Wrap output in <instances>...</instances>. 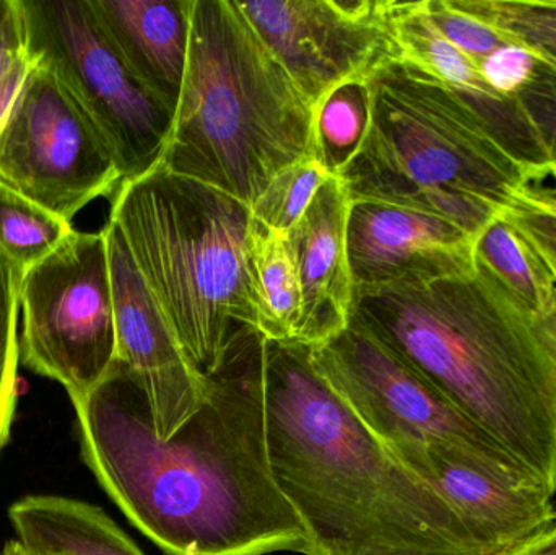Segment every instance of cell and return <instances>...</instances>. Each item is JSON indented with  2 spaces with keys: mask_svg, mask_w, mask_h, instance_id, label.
<instances>
[{
  "mask_svg": "<svg viewBox=\"0 0 556 555\" xmlns=\"http://www.w3.org/2000/svg\"><path fill=\"white\" fill-rule=\"evenodd\" d=\"M266 348L260 329H238L204 406L168 440L119 362L74 403L85 465L166 555H319L270 466Z\"/></svg>",
  "mask_w": 556,
  "mask_h": 555,
  "instance_id": "cell-1",
  "label": "cell"
},
{
  "mask_svg": "<svg viewBox=\"0 0 556 555\" xmlns=\"http://www.w3.org/2000/svg\"><path fill=\"white\" fill-rule=\"evenodd\" d=\"M266 401L274 478L317 554L492 555L330 390L309 348L267 341Z\"/></svg>",
  "mask_w": 556,
  "mask_h": 555,
  "instance_id": "cell-2",
  "label": "cell"
},
{
  "mask_svg": "<svg viewBox=\"0 0 556 555\" xmlns=\"http://www.w3.org/2000/svg\"><path fill=\"white\" fill-rule=\"evenodd\" d=\"M350 321L401 355L554 494L556 357L535 318L477 257L446 276L356 290Z\"/></svg>",
  "mask_w": 556,
  "mask_h": 555,
  "instance_id": "cell-3",
  "label": "cell"
},
{
  "mask_svg": "<svg viewBox=\"0 0 556 555\" xmlns=\"http://www.w3.org/2000/svg\"><path fill=\"white\" fill-rule=\"evenodd\" d=\"M188 64L162 165L253 207L314 153V110L238 0H191Z\"/></svg>",
  "mask_w": 556,
  "mask_h": 555,
  "instance_id": "cell-4",
  "label": "cell"
},
{
  "mask_svg": "<svg viewBox=\"0 0 556 555\" xmlns=\"http://www.w3.org/2000/svg\"><path fill=\"white\" fill-rule=\"evenodd\" d=\"M366 88L365 136L336 175L350 201L427 212L477 238L516 192L534 185L476 111L433 75L392 61Z\"/></svg>",
  "mask_w": 556,
  "mask_h": 555,
  "instance_id": "cell-5",
  "label": "cell"
},
{
  "mask_svg": "<svg viewBox=\"0 0 556 555\" xmlns=\"http://www.w3.org/2000/svg\"><path fill=\"white\" fill-rule=\"evenodd\" d=\"M110 220L189 364L211 377L238 329L256 328L247 263L251 209L160 163L119 186Z\"/></svg>",
  "mask_w": 556,
  "mask_h": 555,
  "instance_id": "cell-6",
  "label": "cell"
},
{
  "mask_svg": "<svg viewBox=\"0 0 556 555\" xmlns=\"http://www.w3.org/2000/svg\"><path fill=\"white\" fill-rule=\"evenodd\" d=\"M20 364L67 391L91 393L117 362L106 231L72 230L20 283Z\"/></svg>",
  "mask_w": 556,
  "mask_h": 555,
  "instance_id": "cell-7",
  "label": "cell"
},
{
  "mask_svg": "<svg viewBox=\"0 0 556 555\" xmlns=\"http://www.w3.org/2000/svg\"><path fill=\"white\" fill-rule=\"evenodd\" d=\"M26 52L48 65L116 156L124 181L162 162L173 114L104 35L88 0H22Z\"/></svg>",
  "mask_w": 556,
  "mask_h": 555,
  "instance_id": "cell-8",
  "label": "cell"
},
{
  "mask_svg": "<svg viewBox=\"0 0 556 555\" xmlns=\"http://www.w3.org/2000/svg\"><path fill=\"white\" fill-rule=\"evenodd\" d=\"M311 362L330 390L399 459L430 445L453 446L506 476L544 484L401 355L356 323L350 321L337 338L311 349Z\"/></svg>",
  "mask_w": 556,
  "mask_h": 555,
  "instance_id": "cell-9",
  "label": "cell"
},
{
  "mask_svg": "<svg viewBox=\"0 0 556 555\" xmlns=\"http://www.w3.org/2000/svg\"><path fill=\"white\" fill-rule=\"evenodd\" d=\"M31 71L0 126V185L71 222L124 182L113 150L54 72Z\"/></svg>",
  "mask_w": 556,
  "mask_h": 555,
  "instance_id": "cell-10",
  "label": "cell"
},
{
  "mask_svg": "<svg viewBox=\"0 0 556 555\" xmlns=\"http://www.w3.org/2000/svg\"><path fill=\"white\" fill-rule=\"evenodd\" d=\"M314 110L337 88L399 61L389 0L238 2Z\"/></svg>",
  "mask_w": 556,
  "mask_h": 555,
  "instance_id": "cell-11",
  "label": "cell"
},
{
  "mask_svg": "<svg viewBox=\"0 0 556 555\" xmlns=\"http://www.w3.org/2000/svg\"><path fill=\"white\" fill-rule=\"evenodd\" d=\"M104 231L117 362L130 371L146 394L156 436L168 440L204 406L207 378L192 368L169 331L119 228L108 220Z\"/></svg>",
  "mask_w": 556,
  "mask_h": 555,
  "instance_id": "cell-12",
  "label": "cell"
},
{
  "mask_svg": "<svg viewBox=\"0 0 556 555\" xmlns=\"http://www.w3.org/2000/svg\"><path fill=\"white\" fill-rule=\"evenodd\" d=\"M437 489L492 555H508L556 521L554 494L541 482L506 476L463 450L430 445L401 459Z\"/></svg>",
  "mask_w": 556,
  "mask_h": 555,
  "instance_id": "cell-13",
  "label": "cell"
},
{
  "mask_svg": "<svg viewBox=\"0 0 556 555\" xmlns=\"http://www.w3.org/2000/svg\"><path fill=\"white\" fill-rule=\"evenodd\" d=\"M476 241L438 215L379 202H350L346 254L355 292L456 273L476 263Z\"/></svg>",
  "mask_w": 556,
  "mask_h": 555,
  "instance_id": "cell-14",
  "label": "cell"
},
{
  "mask_svg": "<svg viewBox=\"0 0 556 555\" xmlns=\"http://www.w3.org/2000/svg\"><path fill=\"white\" fill-rule=\"evenodd\" d=\"M389 25L399 61L407 62L453 88L485 123L503 149L518 160L534 185L554 176V166L516 98L496 93L469 55L447 41L421 2L389 0Z\"/></svg>",
  "mask_w": 556,
  "mask_h": 555,
  "instance_id": "cell-15",
  "label": "cell"
},
{
  "mask_svg": "<svg viewBox=\"0 0 556 555\" xmlns=\"http://www.w3.org/2000/svg\"><path fill=\"white\" fill-rule=\"evenodd\" d=\"M350 202L342 181L332 176L287 234L301 282L298 344L309 349L337 338L352 318L355 286L346 254Z\"/></svg>",
  "mask_w": 556,
  "mask_h": 555,
  "instance_id": "cell-16",
  "label": "cell"
},
{
  "mask_svg": "<svg viewBox=\"0 0 556 555\" xmlns=\"http://www.w3.org/2000/svg\"><path fill=\"white\" fill-rule=\"evenodd\" d=\"M104 35L175 116L188 64L191 0H88Z\"/></svg>",
  "mask_w": 556,
  "mask_h": 555,
  "instance_id": "cell-17",
  "label": "cell"
},
{
  "mask_svg": "<svg viewBox=\"0 0 556 555\" xmlns=\"http://www.w3.org/2000/svg\"><path fill=\"white\" fill-rule=\"evenodd\" d=\"M16 540L38 555H146L97 505L26 495L9 508Z\"/></svg>",
  "mask_w": 556,
  "mask_h": 555,
  "instance_id": "cell-18",
  "label": "cell"
},
{
  "mask_svg": "<svg viewBox=\"0 0 556 555\" xmlns=\"http://www.w3.org/2000/svg\"><path fill=\"white\" fill-rule=\"evenodd\" d=\"M247 263L256 328L267 341L298 344L301 282L287 235L261 227L251 218Z\"/></svg>",
  "mask_w": 556,
  "mask_h": 555,
  "instance_id": "cell-19",
  "label": "cell"
},
{
  "mask_svg": "<svg viewBox=\"0 0 556 555\" xmlns=\"http://www.w3.org/2000/svg\"><path fill=\"white\" fill-rule=\"evenodd\" d=\"M476 257L532 318H542L555 308V277L538 251L502 214L477 237Z\"/></svg>",
  "mask_w": 556,
  "mask_h": 555,
  "instance_id": "cell-20",
  "label": "cell"
},
{
  "mask_svg": "<svg viewBox=\"0 0 556 555\" xmlns=\"http://www.w3.org/2000/svg\"><path fill=\"white\" fill-rule=\"evenodd\" d=\"M556 72V0H447Z\"/></svg>",
  "mask_w": 556,
  "mask_h": 555,
  "instance_id": "cell-21",
  "label": "cell"
},
{
  "mask_svg": "<svg viewBox=\"0 0 556 555\" xmlns=\"http://www.w3.org/2000/svg\"><path fill=\"white\" fill-rule=\"evenodd\" d=\"M72 230L71 222L0 185V254L22 273L49 256Z\"/></svg>",
  "mask_w": 556,
  "mask_h": 555,
  "instance_id": "cell-22",
  "label": "cell"
},
{
  "mask_svg": "<svg viewBox=\"0 0 556 555\" xmlns=\"http://www.w3.org/2000/svg\"><path fill=\"white\" fill-rule=\"evenodd\" d=\"M369 117L366 84H346L316 108L314 153L333 176L355 155Z\"/></svg>",
  "mask_w": 556,
  "mask_h": 555,
  "instance_id": "cell-23",
  "label": "cell"
},
{
  "mask_svg": "<svg viewBox=\"0 0 556 555\" xmlns=\"http://www.w3.org/2000/svg\"><path fill=\"white\" fill-rule=\"evenodd\" d=\"M316 153L278 173L251 207L254 224L287 235L303 217L324 182L332 178Z\"/></svg>",
  "mask_w": 556,
  "mask_h": 555,
  "instance_id": "cell-24",
  "label": "cell"
},
{
  "mask_svg": "<svg viewBox=\"0 0 556 555\" xmlns=\"http://www.w3.org/2000/svg\"><path fill=\"white\" fill-rule=\"evenodd\" d=\"M23 273L0 254V452L9 442L16 407L20 283Z\"/></svg>",
  "mask_w": 556,
  "mask_h": 555,
  "instance_id": "cell-25",
  "label": "cell"
},
{
  "mask_svg": "<svg viewBox=\"0 0 556 555\" xmlns=\"http://www.w3.org/2000/svg\"><path fill=\"white\" fill-rule=\"evenodd\" d=\"M503 217L531 243L556 280V194L542 185L516 192Z\"/></svg>",
  "mask_w": 556,
  "mask_h": 555,
  "instance_id": "cell-26",
  "label": "cell"
},
{
  "mask_svg": "<svg viewBox=\"0 0 556 555\" xmlns=\"http://www.w3.org/2000/svg\"><path fill=\"white\" fill-rule=\"evenodd\" d=\"M526 119L544 147L556 173V72L544 62L535 64L528 84L516 94ZM554 178V176H552Z\"/></svg>",
  "mask_w": 556,
  "mask_h": 555,
  "instance_id": "cell-27",
  "label": "cell"
},
{
  "mask_svg": "<svg viewBox=\"0 0 556 555\" xmlns=\"http://www.w3.org/2000/svg\"><path fill=\"white\" fill-rule=\"evenodd\" d=\"M424 5L441 35L479 65L483 59L506 45L502 36L483 23L457 12L447 0H424Z\"/></svg>",
  "mask_w": 556,
  "mask_h": 555,
  "instance_id": "cell-28",
  "label": "cell"
},
{
  "mask_svg": "<svg viewBox=\"0 0 556 555\" xmlns=\"http://www.w3.org/2000/svg\"><path fill=\"white\" fill-rule=\"evenodd\" d=\"M538 58L521 46L506 42L502 48L480 62V74L486 84L502 94V97L516 98L522 87L528 84L534 72Z\"/></svg>",
  "mask_w": 556,
  "mask_h": 555,
  "instance_id": "cell-29",
  "label": "cell"
},
{
  "mask_svg": "<svg viewBox=\"0 0 556 555\" xmlns=\"http://www.w3.org/2000/svg\"><path fill=\"white\" fill-rule=\"evenodd\" d=\"M33 64L26 51L9 52L0 58V126L9 116Z\"/></svg>",
  "mask_w": 556,
  "mask_h": 555,
  "instance_id": "cell-30",
  "label": "cell"
},
{
  "mask_svg": "<svg viewBox=\"0 0 556 555\" xmlns=\"http://www.w3.org/2000/svg\"><path fill=\"white\" fill-rule=\"evenodd\" d=\"M26 51L22 0H0V58Z\"/></svg>",
  "mask_w": 556,
  "mask_h": 555,
  "instance_id": "cell-31",
  "label": "cell"
},
{
  "mask_svg": "<svg viewBox=\"0 0 556 555\" xmlns=\"http://www.w3.org/2000/svg\"><path fill=\"white\" fill-rule=\"evenodd\" d=\"M508 555H556V521Z\"/></svg>",
  "mask_w": 556,
  "mask_h": 555,
  "instance_id": "cell-32",
  "label": "cell"
},
{
  "mask_svg": "<svg viewBox=\"0 0 556 555\" xmlns=\"http://www.w3.org/2000/svg\"><path fill=\"white\" fill-rule=\"evenodd\" d=\"M0 555H38L33 553L29 547H26L22 541L12 540L3 546L2 554Z\"/></svg>",
  "mask_w": 556,
  "mask_h": 555,
  "instance_id": "cell-33",
  "label": "cell"
},
{
  "mask_svg": "<svg viewBox=\"0 0 556 555\" xmlns=\"http://www.w3.org/2000/svg\"><path fill=\"white\" fill-rule=\"evenodd\" d=\"M554 497H556V475H555V481H554ZM556 510V508H555Z\"/></svg>",
  "mask_w": 556,
  "mask_h": 555,
  "instance_id": "cell-34",
  "label": "cell"
},
{
  "mask_svg": "<svg viewBox=\"0 0 556 555\" xmlns=\"http://www.w3.org/2000/svg\"><path fill=\"white\" fill-rule=\"evenodd\" d=\"M554 181H555V186H554V188H552V189H554L555 194H556V173H555V175H554Z\"/></svg>",
  "mask_w": 556,
  "mask_h": 555,
  "instance_id": "cell-35",
  "label": "cell"
}]
</instances>
